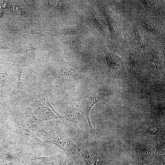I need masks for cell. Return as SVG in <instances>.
Here are the masks:
<instances>
[{
	"mask_svg": "<svg viewBox=\"0 0 165 165\" xmlns=\"http://www.w3.org/2000/svg\"><path fill=\"white\" fill-rule=\"evenodd\" d=\"M134 18L137 23L147 32L153 35L158 33V28L156 24L149 18L142 15L137 14Z\"/></svg>",
	"mask_w": 165,
	"mask_h": 165,
	"instance_id": "16",
	"label": "cell"
},
{
	"mask_svg": "<svg viewBox=\"0 0 165 165\" xmlns=\"http://www.w3.org/2000/svg\"><path fill=\"white\" fill-rule=\"evenodd\" d=\"M18 156L21 165H68L66 161L68 157L63 153L41 156L29 152H21Z\"/></svg>",
	"mask_w": 165,
	"mask_h": 165,
	"instance_id": "6",
	"label": "cell"
},
{
	"mask_svg": "<svg viewBox=\"0 0 165 165\" xmlns=\"http://www.w3.org/2000/svg\"><path fill=\"white\" fill-rule=\"evenodd\" d=\"M128 56L129 60L133 67L138 71L142 72V68L139 58L136 52L133 49L128 50Z\"/></svg>",
	"mask_w": 165,
	"mask_h": 165,
	"instance_id": "22",
	"label": "cell"
},
{
	"mask_svg": "<svg viewBox=\"0 0 165 165\" xmlns=\"http://www.w3.org/2000/svg\"><path fill=\"white\" fill-rule=\"evenodd\" d=\"M126 147L131 158V165H144L153 161L155 148L152 145L136 141L127 143Z\"/></svg>",
	"mask_w": 165,
	"mask_h": 165,
	"instance_id": "5",
	"label": "cell"
},
{
	"mask_svg": "<svg viewBox=\"0 0 165 165\" xmlns=\"http://www.w3.org/2000/svg\"><path fill=\"white\" fill-rule=\"evenodd\" d=\"M150 63L151 69L153 72L156 71L159 68L160 62L159 53L157 49L151 47L150 51Z\"/></svg>",
	"mask_w": 165,
	"mask_h": 165,
	"instance_id": "23",
	"label": "cell"
},
{
	"mask_svg": "<svg viewBox=\"0 0 165 165\" xmlns=\"http://www.w3.org/2000/svg\"><path fill=\"white\" fill-rule=\"evenodd\" d=\"M96 130L85 131L75 140L79 153L85 165H114L112 161L105 157L96 142Z\"/></svg>",
	"mask_w": 165,
	"mask_h": 165,
	"instance_id": "1",
	"label": "cell"
},
{
	"mask_svg": "<svg viewBox=\"0 0 165 165\" xmlns=\"http://www.w3.org/2000/svg\"><path fill=\"white\" fill-rule=\"evenodd\" d=\"M41 140L55 145L62 149L68 157H71L77 165H83L82 158L77 146L66 134L64 125H57L46 131Z\"/></svg>",
	"mask_w": 165,
	"mask_h": 165,
	"instance_id": "2",
	"label": "cell"
},
{
	"mask_svg": "<svg viewBox=\"0 0 165 165\" xmlns=\"http://www.w3.org/2000/svg\"><path fill=\"white\" fill-rule=\"evenodd\" d=\"M55 113L58 118L63 122L65 126L66 134L70 137L76 139L84 131L80 129L78 127V120L80 112L79 110L75 108L68 110L64 116L60 115L53 108L50 103L48 105Z\"/></svg>",
	"mask_w": 165,
	"mask_h": 165,
	"instance_id": "7",
	"label": "cell"
},
{
	"mask_svg": "<svg viewBox=\"0 0 165 165\" xmlns=\"http://www.w3.org/2000/svg\"><path fill=\"white\" fill-rule=\"evenodd\" d=\"M69 47L75 52L91 57L90 44L86 39L81 37L75 36L65 41Z\"/></svg>",
	"mask_w": 165,
	"mask_h": 165,
	"instance_id": "12",
	"label": "cell"
},
{
	"mask_svg": "<svg viewBox=\"0 0 165 165\" xmlns=\"http://www.w3.org/2000/svg\"><path fill=\"white\" fill-rule=\"evenodd\" d=\"M103 53L105 62L109 71H120L125 68V63L123 58L118 55L104 49Z\"/></svg>",
	"mask_w": 165,
	"mask_h": 165,
	"instance_id": "13",
	"label": "cell"
},
{
	"mask_svg": "<svg viewBox=\"0 0 165 165\" xmlns=\"http://www.w3.org/2000/svg\"><path fill=\"white\" fill-rule=\"evenodd\" d=\"M99 99L100 98L97 95H90L82 99L79 105V110L80 113L86 117L90 130L94 128L90 120V113L94 105L98 103Z\"/></svg>",
	"mask_w": 165,
	"mask_h": 165,
	"instance_id": "14",
	"label": "cell"
},
{
	"mask_svg": "<svg viewBox=\"0 0 165 165\" xmlns=\"http://www.w3.org/2000/svg\"><path fill=\"white\" fill-rule=\"evenodd\" d=\"M154 147V157L153 161L156 165H165V140L162 136Z\"/></svg>",
	"mask_w": 165,
	"mask_h": 165,
	"instance_id": "18",
	"label": "cell"
},
{
	"mask_svg": "<svg viewBox=\"0 0 165 165\" xmlns=\"http://www.w3.org/2000/svg\"><path fill=\"white\" fill-rule=\"evenodd\" d=\"M164 126L159 122H153L140 127L139 134L141 137L150 135L162 136Z\"/></svg>",
	"mask_w": 165,
	"mask_h": 165,
	"instance_id": "15",
	"label": "cell"
},
{
	"mask_svg": "<svg viewBox=\"0 0 165 165\" xmlns=\"http://www.w3.org/2000/svg\"><path fill=\"white\" fill-rule=\"evenodd\" d=\"M8 127L10 131L18 134L30 141L38 149L40 148H43L50 153L53 152V147L35 136L23 123L21 119L20 115H13L8 123Z\"/></svg>",
	"mask_w": 165,
	"mask_h": 165,
	"instance_id": "4",
	"label": "cell"
},
{
	"mask_svg": "<svg viewBox=\"0 0 165 165\" xmlns=\"http://www.w3.org/2000/svg\"><path fill=\"white\" fill-rule=\"evenodd\" d=\"M158 1L152 0H139L144 6L146 11L152 14H156V6Z\"/></svg>",
	"mask_w": 165,
	"mask_h": 165,
	"instance_id": "25",
	"label": "cell"
},
{
	"mask_svg": "<svg viewBox=\"0 0 165 165\" xmlns=\"http://www.w3.org/2000/svg\"><path fill=\"white\" fill-rule=\"evenodd\" d=\"M49 4L52 7L59 12L68 13L70 8V4L66 1H50Z\"/></svg>",
	"mask_w": 165,
	"mask_h": 165,
	"instance_id": "21",
	"label": "cell"
},
{
	"mask_svg": "<svg viewBox=\"0 0 165 165\" xmlns=\"http://www.w3.org/2000/svg\"><path fill=\"white\" fill-rule=\"evenodd\" d=\"M27 103L29 114L36 116L44 122L58 118L51 108L48 106H44L41 101L37 97L32 98L28 100Z\"/></svg>",
	"mask_w": 165,
	"mask_h": 165,
	"instance_id": "9",
	"label": "cell"
},
{
	"mask_svg": "<svg viewBox=\"0 0 165 165\" xmlns=\"http://www.w3.org/2000/svg\"><path fill=\"white\" fill-rule=\"evenodd\" d=\"M132 33V38L135 44L140 49L145 50L146 47V43L136 27H133Z\"/></svg>",
	"mask_w": 165,
	"mask_h": 165,
	"instance_id": "20",
	"label": "cell"
},
{
	"mask_svg": "<svg viewBox=\"0 0 165 165\" xmlns=\"http://www.w3.org/2000/svg\"><path fill=\"white\" fill-rule=\"evenodd\" d=\"M96 4L106 20L109 29L112 42L118 46L123 45L121 30L122 19L119 15L113 13L104 1H96Z\"/></svg>",
	"mask_w": 165,
	"mask_h": 165,
	"instance_id": "3",
	"label": "cell"
},
{
	"mask_svg": "<svg viewBox=\"0 0 165 165\" xmlns=\"http://www.w3.org/2000/svg\"><path fill=\"white\" fill-rule=\"evenodd\" d=\"M86 30L87 27L85 25L79 24L62 26L60 28L59 33L64 35H74L85 32Z\"/></svg>",
	"mask_w": 165,
	"mask_h": 165,
	"instance_id": "19",
	"label": "cell"
},
{
	"mask_svg": "<svg viewBox=\"0 0 165 165\" xmlns=\"http://www.w3.org/2000/svg\"><path fill=\"white\" fill-rule=\"evenodd\" d=\"M165 45L163 44L162 46V50L163 62L164 63H164H165Z\"/></svg>",
	"mask_w": 165,
	"mask_h": 165,
	"instance_id": "26",
	"label": "cell"
},
{
	"mask_svg": "<svg viewBox=\"0 0 165 165\" xmlns=\"http://www.w3.org/2000/svg\"><path fill=\"white\" fill-rule=\"evenodd\" d=\"M88 20L96 32L103 38L108 36L107 25L103 17L93 8L90 10Z\"/></svg>",
	"mask_w": 165,
	"mask_h": 165,
	"instance_id": "11",
	"label": "cell"
},
{
	"mask_svg": "<svg viewBox=\"0 0 165 165\" xmlns=\"http://www.w3.org/2000/svg\"><path fill=\"white\" fill-rule=\"evenodd\" d=\"M1 152V148L0 147V154Z\"/></svg>",
	"mask_w": 165,
	"mask_h": 165,
	"instance_id": "27",
	"label": "cell"
},
{
	"mask_svg": "<svg viewBox=\"0 0 165 165\" xmlns=\"http://www.w3.org/2000/svg\"><path fill=\"white\" fill-rule=\"evenodd\" d=\"M90 67V65L88 64L68 61L61 68L52 75V80L58 82L72 77L87 71Z\"/></svg>",
	"mask_w": 165,
	"mask_h": 165,
	"instance_id": "8",
	"label": "cell"
},
{
	"mask_svg": "<svg viewBox=\"0 0 165 165\" xmlns=\"http://www.w3.org/2000/svg\"><path fill=\"white\" fill-rule=\"evenodd\" d=\"M20 117L23 123L35 136L41 140L46 132L43 128L45 122L36 116L29 113L25 116L20 115Z\"/></svg>",
	"mask_w": 165,
	"mask_h": 165,
	"instance_id": "10",
	"label": "cell"
},
{
	"mask_svg": "<svg viewBox=\"0 0 165 165\" xmlns=\"http://www.w3.org/2000/svg\"><path fill=\"white\" fill-rule=\"evenodd\" d=\"M21 152H14L9 151L3 155L0 165H16L17 157Z\"/></svg>",
	"mask_w": 165,
	"mask_h": 165,
	"instance_id": "24",
	"label": "cell"
},
{
	"mask_svg": "<svg viewBox=\"0 0 165 165\" xmlns=\"http://www.w3.org/2000/svg\"><path fill=\"white\" fill-rule=\"evenodd\" d=\"M32 75L26 72H20L18 75L16 85L13 90V95H16L26 90L28 84L30 82Z\"/></svg>",
	"mask_w": 165,
	"mask_h": 165,
	"instance_id": "17",
	"label": "cell"
}]
</instances>
